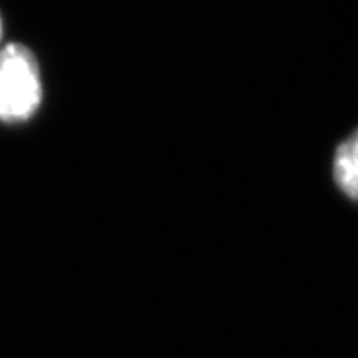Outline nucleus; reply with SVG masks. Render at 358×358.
<instances>
[{
	"instance_id": "obj_1",
	"label": "nucleus",
	"mask_w": 358,
	"mask_h": 358,
	"mask_svg": "<svg viewBox=\"0 0 358 358\" xmlns=\"http://www.w3.org/2000/svg\"><path fill=\"white\" fill-rule=\"evenodd\" d=\"M41 99V76L33 54L22 45H6L0 51V120L15 122L30 118Z\"/></svg>"
},
{
	"instance_id": "obj_2",
	"label": "nucleus",
	"mask_w": 358,
	"mask_h": 358,
	"mask_svg": "<svg viewBox=\"0 0 358 358\" xmlns=\"http://www.w3.org/2000/svg\"><path fill=\"white\" fill-rule=\"evenodd\" d=\"M333 173L342 192L358 200V130L336 151Z\"/></svg>"
},
{
	"instance_id": "obj_3",
	"label": "nucleus",
	"mask_w": 358,
	"mask_h": 358,
	"mask_svg": "<svg viewBox=\"0 0 358 358\" xmlns=\"http://www.w3.org/2000/svg\"><path fill=\"white\" fill-rule=\"evenodd\" d=\"M0 38H2V20H0Z\"/></svg>"
}]
</instances>
